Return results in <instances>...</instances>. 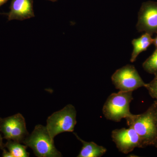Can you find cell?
I'll list each match as a JSON object with an SVG mask.
<instances>
[{"mask_svg":"<svg viewBox=\"0 0 157 157\" xmlns=\"http://www.w3.org/2000/svg\"><path fill=\"white\" fill-rule=\"evenodd\" d=\"M143 67L147 73L157 74V49L143 63Z\"/></svg>","mask_w":157,"mask_h":157,"instance_id":"cell-13","label":"cell"},{"mask_svg":"<svg viewBox=\"0 0 157 157\" xmlns=\"http://www.w3.org/2000/svg\"><path fill=\"white\" fill-rule=\"evenodd\" d=\"M76 117V109L72 104L54 113L47 120L46 127L50 137L54 139L61 133L73 132L77 123Z\"/></svg>","mask_w":157,"mask_h":157,"instance_id":"cell-4","label":"cell"},{"mask_svg":"<svg viewBox=\"0 0 157 157\" xmlns=\"http://www.w3.org/2000/svg\"><path fill=\"white\" fill-rule=\"evenodd\" d=\"M2 119L1 118H0V123H1ZM5 144L3 143V138L1 134H0V149L3 150V149L5 148Z\"/></svg>","mask_w":157,"mask_h":157,"instance_id":"cell-17","label":"cell"},{"mask_svg":"<svg viewBox=\"0 0 157 157\" xmlns=\"http://www.w3.org/2000/svg\"><path fill=\"white\" fill-rule=\"evenodd\" d=\"M133 92L113 93L107 98L103 108V114L109 120L120 122L133 115L130 112V104L133 100Z\"/></svg>","mask_w":157,"mask_h":157,"instance_id":"cell-3","label":"cell"},{"mask_svg":"<svg viewBox=\"0 0 157 157\" xmlns=\"http://www.w3.org/2000/svg\"><path fill=\"white\" fill-rule=\"evenodd\" d=\"M3 152H2V157H13L12 155H11L10 152L9 151H8L6 150V149H5V148L3 149L2 150Z\"/></svg>","mask_w":157,"mask_h":157,"instance_id":"cell-16","label":"cell"},{"mask_svg":"<svg viewBox=\"0 0 157 157\" xmlns=\"http://www.w3.org/2000/svg\"><path fill=\"white\" fill-rule=\"evenodd\" d=\"M117 89L122 92H133L145 87V83L133 65L128 64L118 69L111 76Z\"/></svg>","mask_w":157,"mask_h":157,"instance_id":"cell-5","label":"cell"},{"mask_svg":"<svg viewBox=\"0 0 157 157\" xmlns=\"http://www.w3.org/2000/svg\"><path fill=\"white\" fill-rule=\"evenodd\" d=\"M0 131L7 140L23 143L29 134L26 129L25 119L21 113L2 119Z\"/></svg>","mask_w":157,"mask_h":157,"instance_id":"cell-6","label":"cell"},{"mask_svg":"<svg viewBox=\"0 0 157 157\" xmlns=\"http://www.w3.org/2000/svg\"><path fill=\"white\" fill-rule=\"evenodd\" d=\"M77 139L82 144L81 151L77 157H101L107 151V149L103 146L98 145L94 142H86L74 133Z\"/></svg>","mask_w":157,"mask_h":157,"instance_id":"cell-10","label":"cell"},{"mask_svg":"<svg viewBox=\"0 0 157 157\" xmlns=\"http://www.w3.org/2000/svg\"><path fill=\"white\" fill-rule=\"evenodd\" d=\"M9 0H0V7L7 2Z\"/></svg>","mask_w":157,"mask_h":157,"instance_id":"cell-19","label":"cell"},{"mask_svg":"<svg viewBox=\"0 0 157 157\" xmlns=\"http://www.w3.org/2000/svg\"><path fill=\"white\" fill-rule=\"evenodd\" d=\"M47 1H51V2H56V1H58V0H47Z\"/></svg>","mask_w":157,"mask_h":157,"instance_id":"cell-20","label":"cell"},{"mask_svg":"<svg viewBox=\"0 0 157 157\" xmlns=\"http://www.w3.org/2000/svg\"><path fill=\"white\" fill-rule=\"evenodd\" d=\"M136 29L152 36L157 34V2L147 1L141 5L138 13Z\"/></svg>","mask_w":157,"mask_h":157,"instance_id":"cell-8","label":"cell"},{"mask_svg":"<svg viewBox=\"0 0 157 157\" xmlns=\"http://www.w3.org/2000/svg\"><path fill=\"white\" fill-rule=\"evenodd\" d=\"M23 143L32 149L37 157L62 156L61 153L55 146L54 139L50 137L46 127L42 125H37Z\"/></svg>","mask_w":157,"mask_h":157,"instance_id":"cell-2","label":"cell"},{"mask_svg":"<svg viewBox=\"0 0 157 157\" xmlns=\"http://www.w3.org/2000/svg\"><path fill=\"white\" fill-rule=\"evenodd\" d=\"M112 140L119 151L127 154L135 148L145 147L136 131L132 128H122L113 130L111 133Z\"/></svg>","mask_w":157,"mask_h":157,"instance_id":"cell-7","label":"cell"},{"mask_svg":"<svg viewBox=\"0 0 157 157\" xmlns=\"http://www.w3.org/2000/svg\"><path fill=\"white\" fill-rule=\"evenodd\" d=\"M156 75H157V74H156Z\"/></svg>","mask_w":157,"mask_h":157,"instance_id":"cell-21","label":"cell"},{"mask_svg":"<svg viewBox=\"0 0 157 157\" xmlns=\"http://www.w3.org/2000/svg\"><path fill=\"white\" fill-rule=\"evenodd\" d=\"M153 44L155 46L156 49H157V36L155 38L153 39Z\"/></svg>","mask_w":157,"mask_h":157,"instance_id":"cell-18","label":"cell"},{"mask_svg":"<svg viewBox=\"0 0 157 157\" xmlns=\"http://www.w3.org/2000/svg\"><path fill=\"white\" fill-rule=\"evenodd\" d=\"M157 126V100H155L150 106Z\"/></svg>","mask_w":157,"mask_h":157,"instance_id":"cell-15","label":"cell"},{"mask_svg":"<svg viewBox=\"0 0 157 157\" xmlns=\"http://www.w3.org/2000/svg\"><path fill=\"white\" fill-rule=\"evenodd\" d=\"M151 36L150 34L144 33L140 38L132 40L133 50L130 60L132 63L135 62L138 55L141 52L146 51L153 44V39Z\"/></svg>","mask_w":157,"mask_h":157,"instance_id":"cell-11","label":"cell"},{"mask_svg":"<svg viewBox=\"0 0 157 157\" xmlns=\"http://www.w3.org/2000/svg\"><path fill=\"white\" fill-rule=\"evenodd\" d=\"M5 147L12 155L13 157H29L30 154L27 151L28 147L23 145L21 143L12 140H8L7 143L5 144Z\"/></svg>","mask_w":157,"mask_h":157,"instance_id":"cell-12","label":"cell"},{"mask_svg":"<svg viewBox=\"0 0 157 157\" xmlns=\"http://www.w3.org/2000/svg\"><path fill=\"white\" fill-rule=\"evenodd\" d=\"M6 14L8 21H23L35 17L33 0H11L10 11Z\"/></svg>","mask_w":157,"mask_h":157,"instance_id":"cell-9","label":"cell"},{"mask_svg":"<svg viewBox=\"0 0 157 157\" xmlns=\"http://www.w3.org/2000/svg\"><path fill=\"white\" fill-rule=\"evenodd\" d=\"M154 78L149 83H147L146 88L149 94L152 98L157 100V74L155 75Z\"/></svg>","mask_w":157,"mask_h":157,"instance_id":"cell-14","label":"cell"},{"mask_svg":"<svg viewBox=\"0 0 157 157\" xmlns=\"http://www.w3.org/2000/svg\"><path fill=\"white\" fill-rule=\"evenodd\" d=\"M126 120L128 127L140 136L145 147L152 146L157 148V126L150 107L145 112L133 114Z\"/></svg>","mask_w":157,"mask_h":157,"instance_id":"cell-1","label":"cell"}]
</instances>
